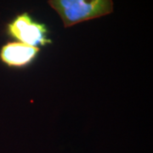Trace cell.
I'll return each instance as SVG.
<instances>
[{"label":"cell","instance_id":"2","mask_svg":"<svg viewBox=\"0 0 153 153\" xmlns=\"http://www.w3.org/2000/svg\"><path fill=\"white\" fill-rule=\"evenodd\" d=\"M7 33L20 43L38 47L50 44L51 40L47 38L48 31L44 24L34 22L27 13L17 16L7 26Z\"/></svg>","mask_w":153,"mask_h":153},{"label":"cell","instance_id":"3","mask_svg":"<svg viewBox=\"0 0 153 153\" xmlns=\"http://www.w3.org/2000/svg\"><path fill=\"white\" fill-rule=\"evenodd\" d=\"M39 50L38 47L20 42L8 43L0 49V60L9 67H22L31 63Z\"/></svg>","mask_w":153,"mask_h":153},{"label":"cell","instance_id":"1","mask_svg":"<svg viewBox=\"0 0 153 153\" xmlns=\"http://www.w3.org/2000/svg\"><path fill=\"white\" fill-rule=\"evenodd\" d=\"M48 4L59 14L65 28L113 11L112 0H49Z\"/></svg>","mask_w":153,"mask_h":153}]
</instances>
